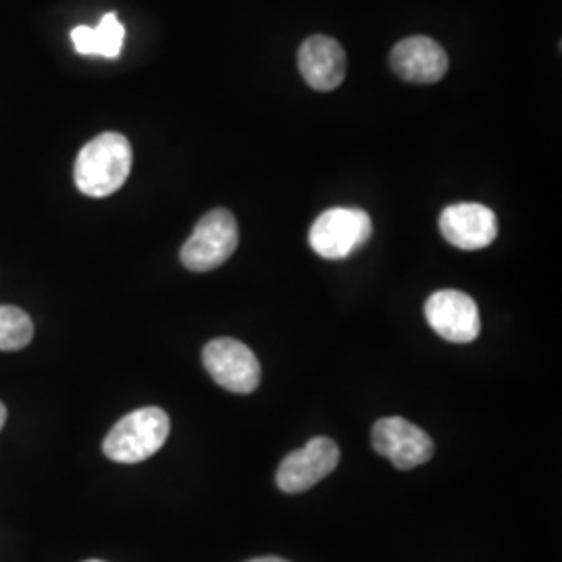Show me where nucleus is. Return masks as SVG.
Returning <instances> with one entry per match:
<instances>
[{
  "mask_svg": "<svg viewBox=\"0 0 562 562\" xmlns=\"http://www.w3.org/2000/svg\"><path fill=\"white\" fill-rule=\"evenodd\" d=\"M132 161L130 140L117 132H104L81 148L74 169L76 186L90 199H106L127 181Z\"/></svg>",
  "mask_w": 562,
  "mask_h": 562,
  "instance_id": "1",
  "label": "nucleus"
},
{
  "mask_svg": "<svg viewBox=\"0 0 562 562\" xmlns=\"http://www.w3.org/2000/svg\"><path fill=\"white\" fill-rule=\"evenodd\" d=\"M169 415L159 406H144L115 423L102 442L111 461L136 464L161 450L169 438Z\"/></svg>",
  "mask_w": 562,
  "mask_h": 562,
  "instance_id": "2",
  "label": "nucleus"
},
{
  "mask_svg": "<svg viewBox=\"0 0 562 562\" xmlns=\"http://www.w3.org/2000/svg\"><path fill=\"white\" fill-rule=\"evenodd\" d=\"M238 222L227 209H215L196 223L192 236L181 246L186 269L206 273L227 261L238 248Z\"/></svg>",
  "mask_w": 562,
  "mask_h": 562,
  "instance_id": "3",
  "label": "nucleus"
},
{
  "mask_svg": "<svg viewBox=\"0 0 562 562\" xmlns=\"http://www.w3.org/2000/svg\"><path fill=\"white\" fill-rule=\"evenodd\" d=\"M371 234L373 223L364 211L338 206L315 220L308 232V244L323 259L338 261L362 248L371 240Z\"/></svg>",
  "mask_w": 562,
  "mask_h": 562,
  "instance_id": "4",
  "label": "nucleus"
},
{
  "mask_svg": "<svg viewBox=\"0 0 562 562\" xmlns=\"http://www.w3.org/2000/svg\"><path fill=\"white\" fill-rule=\"evenodd\" d=\"M202 362L213 382L234 394H250L261 383V364L255 352L234 338L209 341Z\"/></svg>",
  "mask_w": 562,
  "mask_h": 562,
  "instance_id": "5",
  "label": "nucleus"
},
{
  "mask_svg": "<svg viewBox=\"0 0 562 562\" xmlns=\"http://www.w3.org/2000/svg\"><path fill=\"white\" fill-rule=\"evenodd\" d=\"M371 440L375 452L392 462L401 471L417 469L431 461L436 454L434 440L402 417H383L373 425Z\"/></svg>",
  "mask_w": 562,
  "mask_h": 562,
  "instance_id": "6",
  "label": "nucleus"
},
{
  "mask_svg": "<svg viewBox=\"0 0 562 562\" xmlns=\"http://www.w3.org/2000/svg\"><path fill=\"white\" fill-rule=\"evenodd\" d=\"M340 448L329 438H313L281 461L276 482L285 494H302L338 469Z\"/></svg>",
  "mask_w": 562,
  "mask_h": 562,
  "instance_id": "7",
  "label": "nucleus"
},
{
  "mask_svg": "<svg viewBox=\"0 0 562 562\" xmlns=\"http://www.w3.org/2000/svg\"><path fill=\"white\" fill-rule=\"evenodd\" d=\"M425 319L440 338L454 344L477 340L482 331L477 304L459 290H440L431 294L425 302Z\"/></svg>",
  "mask_w": 562,
  "mask_h": 562,
  "instance_id": "8",
  "label": "nucleus"
},
{
  "mask_svg": "<svg viewBox=\"0 0 562 562\" xmlns=\"http://www.w3.org/2000/svg\"><path fill=\"white\" fill-rule=\"evenodd\" d=\"M440 229L454 248L482 250L496 240L498 222L492 209L477 202H461L443 209Z\"/></svg>",
  "mask_w": 562,
  "mask_h": 562,
  "instance_id": "9",
  "label": "nucleus"
},
{
  "mask_svg": "<svg viewBox=\"0 0 562 562\" xmlns=\"http://www.w3.org/2000/svg\"><path fill=\"white\" fill-rule=\"evenodd\" d=\"M390 65L401 80L436 83L448 71V55L434 38L411 36L392 48Z\"/></svg>",
  "mask_w": 562,
  "mask_h": 562,
  "instance_id": "10",
  "label": "nucleus"
},
{
  "mask_svg": "<svg viewBox=\"0 0 562 562\" xmlns=\"http://www.w3.org/2000/svg\"><path fill=\"white\" fill-rule=\"evenodd\" d=\"M346 65L348 60L340 42L322 34L302 42L299 67L311 88L319 92L336 90L346 78Z\"/></svg>",
  "mask_w": 562,
  "mask_h": 562,
  "instance_id": "11",
  "label": "nucleus"
},
{
  "mask_svg": "<svg viewBox=\"0 0 562 562\" xmlns=\"http://www.w3.org/2000/svg\"><path fill=\"white\" fill-rule=\"evenodd\" d=\"M125 41V27L115 13H106L97 27L78 25L71 32V42L80 55H97L117 59Z\"/></svg>",
  "mask_w": 562,
  "mask_h": 562,
  "instance_id": "12",
  "label": "nucleus"
},
{
  "mask_svg": "<svg viewBox=\"0 0 562 562\" xmlns=\"http://www.w3.org/2000/svg\"><path fill=\"white\" fill-rule=\"evenodd\" d=\"M34 338V323L25 311L11 304H0V350L18 352Z\"/></svg>",
  "mask_w": 562,
  "mask_h": 562,
  "instance_id": "13",
  "label": "nucleus"
},
{
  "mask_svg": "<svg viewBox=\"0 0 562 562\" xmlns=\"http://www.w3.org/2000/svg\"><path fill=\"white\" fill-rule=\"evenodd\" d=\"M246 562H290L283 561V559H278V557H262V559H252V561Z\"/></svg>",
  "mask_w": 562,
  "mask_h": 562,
  "instance_id": "14",
  "label": "nucleus"
},
{
  "mask_svg": "<svg viewBox=\"0 0 562 562\" xmlns=\"http://www.w3.org/2000/svg\"><path fill=\"white\" fill-rule=\"evenodd\" d=\"M4 422H7V406L0 402V429L4 427Z\"/></svg>",
  "mask_w": 562,
  "mask_h": 562,
  "instance_id": "15",
  "label": "nucleus"
},
{
  "mask_svg": "<svg viewBox=\"0 0 562 562\" xmlns=\"http://www.w3.org/2000/svg\"><path fill=\"white\" fill-rule=\"evenodd\" d=\"M86 562H104V561H86Z\"/></svg>",
  "mask_w": 562,
  "mask_h": 562,
  "instance_id": "16",
  "label": "nucleus"
}]
</instances>
